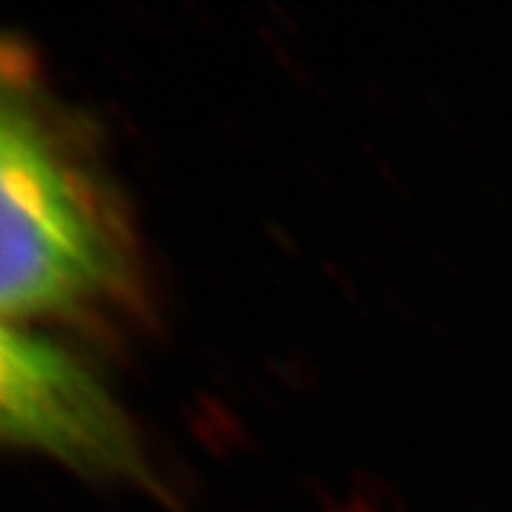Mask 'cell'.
I'll use <instances>...</instances> for the list:
<instances>
[{"mask_svg":"<svg viewBox=\"0 0 512 512\" xmlns=\"http://www.w3.org/2000/svg\"><path fill=\"white\" fill-rule=\"evenodd\" d=\"M123 225L89 160L26 83L0 120V311L6 325L74 316L126 291Z\"/></svg>","mask_w":512,"mask_h":512,"instance_id":"1","label":"cell"},{"mask_svg":"<svg viewBox=\"0 0 512 512\" xmlns=\"http://www.w3.org/2000/svg\"><path fill=\"white\" fill-rule=\"evenodd\" d=\"M3 439L97 473H134V439L103 384L72 353L23 325L0 336Z\"/></svg>","mask_w":512,"mask_h":512,"instance_id":"2","label":"cell"}]
</instances>
